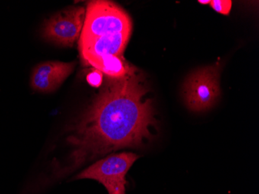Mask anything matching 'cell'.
I'll return each instance as SVG.
<instances>
[{
	"label": "cell",
	"mask_w": 259,
	"mask_h": 194,
	"mask_svg": "<svg viewBox=\"0 0 259 194\" xmlns=\"http://www.w3.org/2000/svg\"><path fill=\"white\" fill-rule=\"evenodd\" d=\"M148 93L143 74L134 65L125 76L107 77L98 96L69 128L67 141L72 152L61 175L111 151L141 148L151 141L157 119L152 100L145 97Z\"/></svg>",
	"instance_id": "cell-1"
},
{
	"label": "cell",
	"mask_w": 259,
	"mask_h": 194,
	"mask_svg": "<svg viewBox=\"0 0 259 194\" xmlns=\"http://www.w3.org/2000/svg\"><path fill=\"white\" fill-rule=\"evenodd\" d=\"M132 31V19L117 4L90 1L78 39L82 62L107 77L125 76L133 67L123 56Z\"/></svg>",
	"instance_id": "cell-2"
},
{
	"label": "cell",
	"mask_w": 259,
	"mask_h": 194,
	"mask_svg": "<svg viewBox=\"0 0 259 194\" xmlns=\"http://www.w3.org/2000/svg\"><path fill=\"white\" fill-rule=\"evenodd\" d=\"M139 156L132 152L110 154L89 166L75 179L98 181L109 194H126V173Z\"/></svg>",
	"instance_id": "cell-3"
},
{
	"label": "cell",
	"mask_w": 259,
	"mask_h": 194,
	"mask_svg": "<svg viewBox=\"0 0 259 194\" xmlns=\"http://www.w3.org/2000/svg\"><path fill=\"white\" fill-rule=\"evenodd\" d=\"M220 94L219 64L195 71L188 77L183 87L186 105L195 112L209 110L216 103Z\"/></svg>",
	"instance_id": "cell-4"
},
{
	"label": "cell",
	"mask_w": 259,
	"mask_h": 194,
	"mask_svg": "<svg viewBox=\"0 0 259 194\" xmlns=\"http://www.w3.org/2000/svg\"><path fill=\"white\" fill-rule=\"evenodd\" d=\"M85 9L72 7L45 20L42 35L45 40L62 47H72L79 39L83 27Z\"/></svg>",
	"instance_id": "cell-5"
},
{
	"label": "cell",
	"mask_w": 259,
	"mask_h": 194,
	"mask_svg": "<svg viewBox=\"0 0 259 194\" xmlns=\"http://www.w3.org/2000/svg\"><path fill=\"white\" fill-rule=\"evenodd\" d=\"M75 62L49 61L35 67L30 78L32 88L40 93H51L60 87L72 73Z\"/></svg>",
	"instance_id": "cell-6"
},
{
	"label": "cell",
	"mask_w": 259,
	"mask_h": 194,
	"mask_svg": "<svg viewBox=\"0 0 259 194\" xmlns=\"http://www.w3.org/2000/svg\"><path fill=\"white\" fill-rule=\"evenodd\" d=\"M209 4L215 11L223 15H228L232 7V2L228 0H213L210 1Z\"/></svg>",
	"instance_id": "cell-7"
},
{
	"label": "cell",
	"mask_w": 259,
	"mask_h": 194,
	"mask_svg": "<svg viewBox=\"0 0 259 194\" xmlns=\"http://www.w3.org/2000/svg\"><path fill=\"white\" fill-rule=\"evenodd\" d=\"M88 80L89 83L94 87H99L101 85L102 81H103V74L95 70L89 75Z\"/></svg>",
	"instance_id": "cell-8"
},
{
	"label": "cell",
	"mask_w": 259,
	"mask_h": 194,
	"mask_svg": "<svg viewBox=\"0 0 259 194\" xmlns=\"http://www.w3.org/2000/svg\"><path fill=\"white\" fill-rule=\"evenodd\" d=\"M198 3L200 4H209L210 1H209V0H206V1H202V0H199V1H198Z\"/></svg>",
	"instance_id": "cell-9"
}]
</instances>
